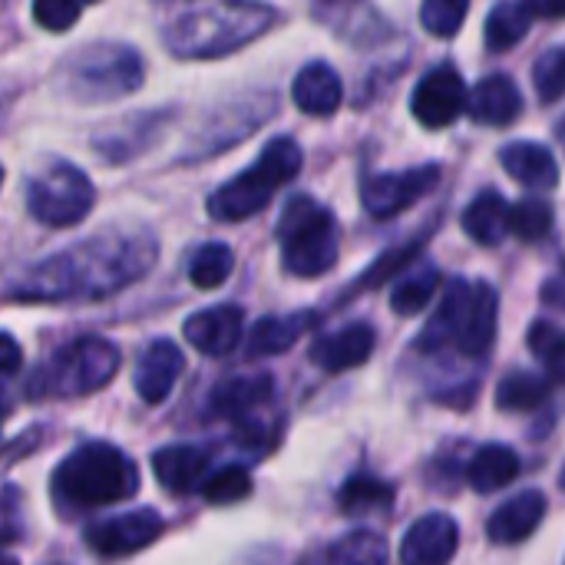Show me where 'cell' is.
<instances>
[{"instance_id":"cell-1","label":"cell","mask_w":565,"mask_h":565,"mask_svg":"<svg viewBox=\"0 0 565 565\" xmlns=\"http://www.w3.org/2000/svg\"><path fill=\"white\" fill-rule=\"evenodd\" d=\"M159 258L146 228H109L26 268L13 285L20 301H93L139 281Z\"/></svg>"},{"instance_id":"cell-2","label":"cell","mask_w":565,"mask_h":565,"mask_svg":"<svg viewBox=\"0 0 565 565\" xmlns=\"http://www.w3.org/2000/svg\"><path fill=\"white\" fill-rule=\"evenodd\" d=\"M275 23V10L255 0H205L166 26V46L185 60L225 56Z\"/></svg>"},{"instance_id":"cell-3","label":"cell","mask_w":565,"mask_h":565,"mask_svg":"<svg viewBox=\"0 0 565 565\" xmlns=\"http://www.w3.org/2000/svg\"><path fill=\"white\" fill-rule=\"evenodd\" d=\"M139 490L136 463L113 444L93 440L73 450L53 473V497L63 510H96L122 503Z\"/></svg>"},{"instance_id":"cell-4","label":"cell","mask_w":565,"mask_h":565,"mask_svg":"<svg viewBox=\"0 0 565 565\" xmlns=\"http://www.w3.org/2000/svg\"><path fill=\"white\" fill-rule=\"evenodd\" d=\"M142 76H146V66L132 46L99 40L70 53L60 63L53 83L60 96L96 106V103H113V99L136 93L142 86Z\"/></svg>"},{"instance_id":"cell-5","label":"cell","mask_w":565,"mask_h":565,"mask_svg":"<svg viewBox=\"0 0 565 565\" xmlns=\"http://www.w3.org/2000/svg\"><path fill=\"white\" fill-rule=\"evenodd\" d=\"M497 318H500V298L493 285L454 278L447 285V295L434 321L427 324L424 344L434 348L450 344L463 358H483L497 341Z\"/></svg>"},{"instance_id":"cell-6","label":"cell","mask_w":565,"mask_h":565,"mask_svg":"<svg viewBox=\"0 0 565 565\" xmlns=\"http://www.w3.org/2000/svg\"><path fill=\"white\" fill-rule=\"evenodd\" d=\"M301 162L305 152L295 139L288 136L271 139L242 175L215 189V195L209 199V215L215 222H245L258 215L271 202V195L301 172Z\"/></svg>"},{"instance_id":"cell-7","label":"cell","mask_w":565,"mask_h":565,"mask_svg":"<svg viewBox=\"0 0 565 565\" xmlns=\"http://www.w3.org/2000/svg\"><path fill=\"white\" fill-rule=\"evenodd\" d=\"M281 265L298 278H318L338 265L341 232L334 215L311 195H295L278 222Z\"/></svg>"},{"instance_id":"cell-8","label":"cell","mask_w":565,"mask_h":565,"mask_svg":"<svg viewBox=\"0 0 565 565\" xmlns=\"http://www.w3.org/2000/svg\"><path fill=\"white\" fill-rule=\"evenodd\" d=\"M119 371L116 344L103 338H79L60 348L46 364H40L30 377V397H86L113 381Z\"/></svg>"},{"instance_id":"cell-9","label":"cell","mask_w":565,"mask_h":565,"mask_svg":"<svg viewBox=\"0 0 565 565\" xmlns=\"http://www.w3.org/2000/svg\"><path fill=\"white\" fill-rule=\"evenodd\" d=\"M93 202V182L66 159H46L26 179V212L50 228H70L83 222Z\"/></svg>"},{"instance_id":"cell-10","label":"cell","mask_w":565,"mask_h":565,"mask_svg":"<svg viewBox=\"0 0 565 565\" xmlns=\"http://www.w3.org/2000/svg\"><path fill=\"white\" fill-rule=\"evenodd\" d=\"M440 182V166H417L407 172H384V175H367L361 185V202L367 209V215L374 218H394L401 212H407L411 205H417L434 185Z\"/></svg>"},{"instance_id":"cell-11","label":"cell","mask_w":565,"mask_h":565,"mask_svg":"<svg viewBox=\"0 0 565 565\" xmlns=\"http://www.w3.org/2000/svg\"><path fill=\"white\" fill-rule=\"evenodd\" d=\"M467 96L470 93H467V83H463L460 70L450 66V63H444V66L430 70L417 83L414 99H411V109H414V116H417L420 126L444 129V126H450V122L460 119V113L467 109Z\"/></svg>"},{"instance_id":"cell-12","label":"cell","mask_w":565,"mask_h":565,"mask_svg":"<svg viewBox=\"0 0 565 565\" xmlns=\"http://www.w3.org/2000/svg\"><path fill=\"white\" fill-rule=\"evenodd\" d=\"M166 523L156 510H136V513H122L103 523H93L86 530V546L96 556L106 559H119V556H132L146 546H152L162 536Z\"/></svg>"},{"instance_id":"cell-13","label":"cell","mask_w":565,"mask_h":565,"mask_svg":"<svg viewBox=\"0 0 565 565\" xmlns=\"http://www.w3.org/2000/svg\"><path fill=\"white\" fill-rule=\"evenodd\" d=\"M460 546V526L447 513H427L404 533L401 559L407 565L450 563Z\"/></svg>"},{"instance_id":"cell-14","label":"cell","mask_w":565,"mask_h":565,"mask_svg":"<svg viewBox=\"0 0 565 565\" xmlns=\"http://www.w3.org/2000/svg\"><path fill=\"white\" fill-rule=\"evenodd\" d=\"M185 341L209 354V358H225L242 344L245 334V315L235 305H218V308H205L199 315H192L182 328Z\"/></svg>"},{"instance_id":"cell-15","label":"cell","mask_w":565,"mask_h":565,"mask_svg":"<svg viewBox=\"0 0 565 565\" xmlns=\"http://www.w3.org/2000/svg\"><path fill=\"white\" fill-rule=\"evenodd\" d=\"M374 344H377V334L371 324H364V321L344 324L341 331H331L311 344V361H315V367H321L328 374H341V371L367 364V358L374 354Z\"/></svg>"},{"instance_id":"cell-16","label":"cell","mask_w":565,"mask_h":565,"mask_svg":"<svg viewBox=\"0 0 565 565\" xmlns=\"http://www.w3.org/2000/svg\"><path fill=\"white\" fill-rule=\"evenodd\" d=\"M182 371H185V354L179 351V344L166 338L152 341L136 361V394L146 404H162L172 394Z\"/></svg>"},{"instance_id":"cell-17","label":"cell","mask_w":565,"mask_h":565,"mask_svg":"<svg viewBox=\"0 0 565 565\" xmlns=\"http://www.w3.org/2000/svg\"><path fill=\"white\" fill-rule=\"evenodd\" d=\"M546 497L540 490H523L513 500H507L487 523V536L497 546H516L523 540H530L540 523L546 520Z\"/></svg>"},{"instance_id":"cell-18","label":"cell","mask_w":565,"mask_h":565,"mask_svg":"<svg viewBox=\"0 0 565 565\" xmlns=\"http://www.w3.org/2000/svg\"><path fill=\"white\" fill-rule=\"evenodd\" d=\"M467 109H470L473 122H480V126H510L523 113V93H520L516 79L493 73V76H483L477 83V89L467 96Z\"/></svg>"},{"instance_id":"cell-19","label":"cell","mask_w":565,"mask_h":565,"mask_svg":"<svg viewBox=\"0 0 565 565\" xmlns=\"http://www.w3.org/2000/svg\"><path fill=\"white\" fill-rule=\"evenodd\" d=\"M500 162L503 169L526 189L533 192H546V189H556L559 182V162L556 156L540 146V142H530V139H520V142H510L500 149Z\"/></svg>"},{"instance_id":"cell-20","label":"cell","mask_w":565,"mask_h":565,"mask_svg":"<svg viewBox=\"0 0 565 565\" xmlns=\"http://www.w3.org/2000/svg\"><path fill=\"white\" fill-rule=\"evenodd\" d=\"M152 473L169 493H192L205 483L209 473V454L202 447L175 444L152 454Z\"/></svg>"},{"instance_id":"cell-21","label":"cell","mask_w":565,"mask_h":565,"mask_svg":"<svg viewBox=\"0 0 565 565\" xmlns=\"http://www.w3.org/2000/svg\"><path fill=\"white\" fill-rule=\"evenodd\" d=\"M275 394L271 374H252V377H228L212 391V414L225 420H248L258 407H265Z\"/></svg>"},{"instance_id":"cell-22","label":"cell","mask_w":565,"mask_h":565,"mask_svg":"<svg viewBox=\"0 0 565 565\" xmlns=\"http://www.w3.org/2000/svg\"><path fill=\"white\" fill-rule=\"evenodd\" d=\"M291 99L301 113L308 116H334L341 99H344V86L341 76L328 66V63H308L291 86Z\"/></svg>"},{"instance_id":"cell-23","label":"cell","mask_w":565,"mask_h":565,"mask_svg":"<svg viewBox=\"0 0 565 565\" xmlns=\"http://www.w3.org/2000/svg\"><path fill=\"white\" fill-rule=\"evenodd\" d=\"M318 324L315 311H295V315H275V318H262L252 324L248 331V354L252 358H271V354H285L288 348H295L301 341V334L308 328Z\"/></svg>"},{"instance_id":"cell-24","label":"cell","mask_w":565,"mask_h":565,"mask_svg":"<svg viewBox=\"0 0 565 565\" xmlns=\"http://www.w3.org/2000/svg\"><path fill=\"white\" fill-rule=\"evenodd\" d=\"M460 222L477 245H500L510 232V202L497 189H487L463 209Z\"/></svg>"},{"instance_id":"cell-25","label":"cell","mask_w":565,"mask_h":565,"mask_svg":"<svg viewBox=\"0 0 565 565\" xmlns=\"http://www.w3.org/2000/svg\"><path fill=\"white\" fill-rule=\"evenodd\" d=\"M523 463L516 457V450L503 447V444H487L473 454L470 467H467V480L477 493H497L503 487H510L520 477Z\"/></svg>"},{"instance_id":"cell-26","label":"cell","mask_w":565,"mask_h":565,"mask_svg":"<svg viewBox=\"0 0 565 565\" xmlns=\"http://www.w3.org/2000/svg\"><path fill=\"white\" fill-rule=\"evenodd\" d=\"M553 394V381L533 371H513L497 384V407L507 414H530L546 407Z\"/></svg>"},{"instance_id":"cell-27","label":"cell","mask_w":565,"mask_h":565,"mask_svg":"<svg viewBox=\"0 0 565 565\" xmlns=\"http://www.w3.org/2000/svg\"><path fill=\"white\" fill-rule=\"evenodd\" d=\"M530 23H533V13L526 3H513V0L497 3L487 17V26H483L487 50H493V53L513 50L530 33Z\"/></svg>"},{"instance_id":"cell-28","label":"cell","mask_w":565,"mask_h":565,"mask_svg":"<svg viewBox=\"0 0 565 565\" xmlns=\"http://www.w3.org/2000/svg\"><path fill=\"white\" fill-rule=\"evenodd\" d=\"M394 503V487L371 477V473H358L351 477L341 493H338V507L351 516H361V513H371V510H384Z\"/></svg>"},{"instance_id":"cell-29","label":"cell","mask_w":565,"mask_h":565,"mask_svg":"<svg viewBox=\"0 0 565 565\" xmlns=\"http://www.w3.org/2000/svg\"><path fill=\"white\" fill-rule=\"evenodd\" d=\"M232 268H235V252H232L225 242H209V245H202V248L192 255V262H189V278H192L195 288L212 291V288H218V285L228 281Z\"/></svg>"},{"instance_id":"cell-30","label":"cell","mask_w":565,"mask_h":565,"mask_svg":"<svg viewBox=\"0 0 565 565\" xmlns=\"http://www.w3.org/2000/svg\"><path fill=\"white\" fill-rule=\"evenodd\" d=\"M440 281H444V278H440V268H424V271H414V275L401 278L397 288H394V295H391L394 315H401V318L420 315V311L434 301Z\"/></svg>"},{"instance_id":"cell-31","label":"cell","mask_w":565,"mask_h":565,"mask_svg":"<svg viewBox=\"0 0 565 565\" xmlns=\"http://www.w3.org/2000/svg\"><path fill=\"white\" fill-rule=\"evenodd\" d=\"M526 344L553 381H565V331L559 324L533 321L526 331Z\"/></svg>"},{"instance_id":"cell-32","label":"cell","mask_w":565,"mask_h":565,"mask_svg":"<svg viewBox=\"0 0 565 565\" xmlns=\"http://www.w3.org/2000/svg\"><path fill=\"white\" fill-rule=\"evenodd\" d=\"M553 205L540 195H530L516 205H510V232L523 242H540L553 232Z\"/></svg>"},{"instance_id":"cell-33","label":"cell","mask_w":565,"mask_h":565,"mask_svg":"<svg viewBox=\"0 0 565 565\" xmlns=\"http://www.w3.org/2000/svg\"><path fill=\"white\" fill-rule=\"evenodd\" d=\"M331 563L338 565H377L387 559V543L377 533H351L344 540H338L328 553Z\"/></svg>"},{"instance_id":"cell-34","label":"cell","mask_w":565,"mask_h":565,"mask_svg":"<svg viewBox=\"0 0 565 565\" xmlns=\"http://www.w3.org/2000/svg\"><path fill=\"white\" fill-rule=\"evenodd\" d=\"M467 10H470V0H424L420 3V23L427 33L450 40L467 23Z\"/></svg>"},{"instance_id":"cell-35","label":"cell","mask_w":565,"mask_h":565,"mask_svg":"<svg viewBox=\"0 0 565 565\" xmlns=\"http://www.w3.org/2000/svg\"><path fill=\"white\" fill-rule=\"evenodd\" d=\"M248 493H252V477L245 467H222L218 473H212L202 483V497L212 507H232V503L245 500Z\"/></svg>"},{"instance_id":"cell-36","label":"cell","mask_w":565,"mask_h":565,"mask_svg":"<svg viewBox=\"0 0 565 565\" xmlns=\"http://www.w3.org/2000/svg\"><path fill=\"white\" fill-rule=\"evenodd\" d=\"M533 83L543 103H559L565 96V46L546 50L533 66Z\"/></svg>"},{"instance_id":"cell-37","label":"cell","mask_w":565,"mask_h":565,"mask_svg":"<svg viewBox=\"0 0 565 565\" xmlns=\"http://www.w3.org/2000/svg\"><path fill=\"white\" fill-rule=\"evenodd\" d=\"M420 248H424V238L407 242V245H397L391 255H384L377 265H371V268H367V275H364V281H361L358 288H377V285H384L391 275H401V268H404V265H411V262L420 255Z\"/></svg>"},{"instance_id":"cell-38","label":"cell","mask_w":565,"mask_h":565,"mask_svg":"<svg viewBox=\"0 0 565 565\" xmlns=\"http://www.w3.org/2000/svg\"><path fill=\"white\" fill-rule=\"evenodd\" d=\"M79 3L83 0H33V20L43 30L63 33L79 20Z\"/></svg>"},{"instance_id":"cell-39","label":"cell","mask_w":565,"mask_h":565,"mask_svg":"<svg viewBox=\"0 0 565 565\" xmlns=\"http://www.w3.org/2000/svg\"><path fill=\"white\" fill-rule=\"evenodd\" d=\"M20 364H23V351H20V344H17L10 334H3V331H0V374H17V371H20Z\"/></svg>"},{"instance_id":"cell-40","label":"cell","mask_w":565,"mask_h":565,"mask_svg":"<svg viewBox=\"0 0 565 565\" xmlns=\"http://www.w3.org/2000/svg\"><path fill=\"white\" fill-rule=\"evenodd\" d=\"M533 17H546V20H559L565 17V0H526Z\"/></svg>"},{"instance_id":"cell-41","label":"cell","mask_w":565,"mask_h":565,"mask_svg":"<svg viewBox=\"0 0 565 565\" xmlns=\"http://www.w3.org/2000/svg\"><path fill=\"white\" fill-rule=\"evenodd\" d=\"M10 414V404H7V397H3V391H0V420Z\"/></svg>"},{"instance_id":"cell-42","label":"cell","mask_w":565,"mask_h":565,"mask_svg":"<svg viewBox=\"0 0 565 565\" xmlns=\"http://www.w3.org/2000/svg\"><path fill=\"white\" fill-rule=\"evenodd\" d=\"M559 483H563V490H565V470H563V473H559Z\"/></svg>"},{"instance_id":"cell-43","label":"cell","mask_w":565,"mask_h":565,"mask_svg":"<svg viewBox=\"0 0 565 565\" xmlns=\"http://www.w3.org/2000/svg\"><path fill=\"white\" fill-rule=\"evenodd\" d=\"M0 185H3V166H0Z\"/></svg>"},{"instance_id":"cell-44","label":"cell","mask_w":565,"mask_h":565,"mask_svg":"<svg viewBox=\"0 0 565 565\" xmlns=\"http://www.w3.org/2000/svg\"><path fill=\"white\" fill-rule=\"evenodd\" d=\"M83 3H93V0H83Z\"/></svg>"}]
</instances>
